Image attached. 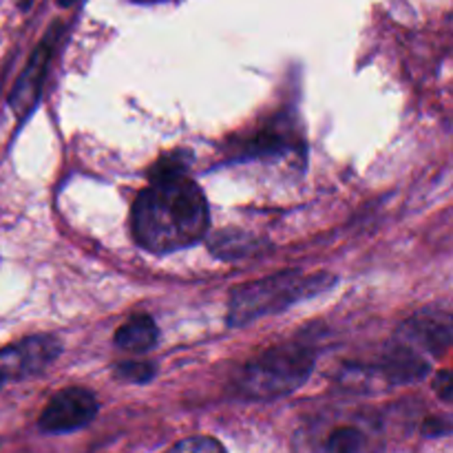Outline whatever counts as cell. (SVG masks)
<instances>
[{
  "label": "cell",
  "instance_id": "6da1fadb",
  "mask_svg": "<svg viewBox=\"0 0 453 453\" xmlns=\"http://www.w3.org/2000/svg\"><path fill=\"white\" fill-rule=\"evenodd\" d=\"M180 155L164 159L153 181L135 199L131 212L133 237L155 255L181 250L206 234L208 203L202 188L180 166Z\"/></svg>",
  "mask_w": 453,
  "mask_h": 453
},
{
  "label": "cell",
  "instance_id": "7a4b0ae2",
  "mask_svg": "<svg viewBox=\"0 0 453 453\" xmlns=\"http://www.w3.org/2000/svg\"><path fill=\"white\" fill-rule=\"evenodd\" d=\"M379 416L361 407H330L303 420L292 438V453H383Z\"/></svg>",
  "mask_w": 453,
  "mask_h": 453
},
{
  "label": "cell",
  "instance_id": "3957f363",
  "mask_svg": "<svg viewBox=\"0 0 453 453\" xmlns=\"http://www.w3.org/2000/svg\"><path fill=\"white\" fill-rule=\"evenodd\" d=\"M332 286H334V277H330V274H301L296 270L243 283V286L234 288L233 295H230L228 323L233 327L248 326L257 319L270 317V314L290 308L296 301L321 295Z\"/></svg>",
  "mask_w": 453,
  "mask_h": 453
},
{
  "label": "cell",
  "instance_id": "277c9868",
  "mask_svg": "<svg viewBox=\"0 0 453 453\" xmlns=\"http://www.w3.org/2000/svg\"><path fill=\"white\" fill-rule=\"evenodd\" d=\"M314 370V354L296 343L279 345L257 354L243 365L237 388L255 401H273L299 389Z\"/></svg>",
  "mask_w": 453,
  "mask_h": 453
},
{
  "label": "cell",
  "instance_id": "5b68a950",
  "mask_svg": "<svg viewBox=\"0 0 453 453\" xmlns=\"http://www.w3.org/2000/svg\"><path fill=\"white\" fill-rule=\"evenodd\" d=\"M60 341L56 336H27L0 349V379H27L47 370L60 357Z\"/></svg>",
  "mask_w": 453,
  "mask_h": 453
},
{
  "label": "cell",
  "instance_id": "8992f818",
  "mask_svg": "<svg viewBox=\"0 0 453 453\" xmlns=\"http://www.w3.org/2000/svg\"><path fill=\"white\" fill-rule=\"evenodd\" d=\"M97 401L88 389L66 388L49 401L40 414V429L47 434H66L82 429L96 418Z\"/></svg>",
  "mask_w": 453,
  "mask_h": 453
},
{
  "label": "cell",
  "instance_id": "52a82bcc",
  "mask_svg": "<svg viewBox=\"0 0 453 453\" xmlns=\"http://www.w3.org/2000/svg\"><path fill=\"white\" fill-rule=\"evenodd\" d=\"M53 53V34H49L42 42L38 44V49L31 56L29 65L22 71L20 78H18L16 87H13L12 97H9V104H12L13 113L18 115V119H25L27 115L34 111L35 102H38L40 91H42L44 75H47L49 60H51Z\"/></svg>",
  "mask_w": 453,
  "mask_h": 453
},
{
  "label": "cell",
  "instance_id": "ba28073f",
  "mask_svg": "<svg viewBox=\"0 0 453 453\" xmlns=\"http://www.w3.org/2000/svg\"><path fill=\"white\" fill-rule=\"evenodd\" d=\"M405 336L432 352L453 343V317L449 314H418L405 326Z\"/></svg>",
  "mask_w": 453,
  "mask_h": 453
},
{
  "label": "cell",
  "instance_id": "9c48e42d",
  "mask_svg": "<svg viewBox=\"0 0 453 453\" xmlns=\"http://www.w3.org/2000/svg\"><path fill=\"white\" fill-rule=\"evenodd\" d=\"M157 343V326L153 319L135 314L115 332V345L127 352H149Z\"/></svg>",
  "mask_w": 453,
  "mask_h": 453
},
{
  "label": "cell",
  "instance_id": "30bf717a",
  "mask_svg": "<svg viewBox=\"0 0 453 453\" xmlns=\"http://www.w3.org/2000/svg\"><path fill=\"white\" fill-rule=\"evenodd\" d=\"M115 379L127 380V383H149L155 376V365L150 363H140V361H127L113 365Z\"/></svg>",
  "mask_w": 453,
  "mask_h": 453
},
{
  "label": "cell",
  "instance_id": "8fae6325",
  "mask_svg": "<svg viewBox=\"0 0 453 453\" xmlns=\"http://www.w3.org/2000/svg\"><path fill=\"white\" fill-rule=\"evenodd\" d=\"M166 453H226L224 447H221L219 441L208 436H193L184 438L177 445H173Z\"/></svg>",
  "mask_w": 453,
  "mask_h": 453
},
{
  "label": "cell",
  "instance_id": "7c38bea8",
  "mask_svg": "<svg viewBox=\"0 0 453 453\" xmlns=\"http://www.w3.org/2000/svg\"><path fill=\"white\" fill-rule=\"evenodd\" d=\"M436 392H438V396L442 398V401L453 403V367H451V370L442 372V374H438Z\"/></svg>",
  "mask_w": 453,
  "mask_h": 453
},
{
  "label": "cell",
  "instance_id": "4fadbf2b",
  "mask_svg": "<svg viewBox=\"0 0 453 453\" xmlns=\"http://www.w3.org/2000/svg\"><path fill=\"white\" fill-rule=\"evenodd\" d=\"M58 3L62 4V7H71L73 3H78V0H58Z\"/></svg>",
  "mask_w": 453,
  "mask_h": 453
},
{
  "label": "cell",
  "instance_id": "5bb4252c",
  "mask_svg": "<svg viewBox=\"0 0 453 453\" xmlns=\"http://www.w3.org/2000/svg\"><path fill=\"white\" fill-rule=\"evenodd\" d=\"M140 3H155V0H140Z\"/></svg>",
  "mask_w": 453,
  "mask_h": 453
},
{
  "label": "cell",
  "instance_id": "9a60e30c",
  "mask_svg": "<svg viewBox=\"0 0 453 453\" xmlns=\"http://www.w3.org/2000/svg\"><path fill=\"white\" fill-rule=\"evenodd\" d=\"M3 383H4V380H3V379H0V385H3Z\"/></svg>",
  "mask_w": 453,
  "mask_h": 453
}]
</instances>
